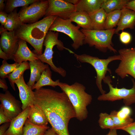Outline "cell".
I'll use <instances>...</instances> for the list:
<instances>
[{
	"label": "cell",
	"instance_id": "obj_38",
	"mask_svg": "<svg viewBox=\"0 0 135 135\" xmlns=\"http://www.w3.org/2000/svg\"><path fill=\"white\" fill-rule=\"evenodd\" d=\"M0 87L2 88L4 91L8 90V86L5 79L0 78Z\"/></svg>",
	"mask_w": 135,
	"mask_h": 135
},
{
	"label": "cell",
	"instance_id": "obj_32",
	"mask_svg": "<svg viewBox=\"0 0 135 135\" xmlns=\"http://www.w3.org/2000/svg\"><path fill=\"white\" fill-rule=\"evenodd\" d=\"M6 61L3 60L2 64L0 67V76L1 78H7L8 75L18 67L20 64L16 62L9 64Z\"/></svg>",
	"mask_w": 135,
	"mask_h": 135
},
{
	"label": "cell",
	"instance_id": "obj_40",
	"mask_svg": "<svg viewBox=\"0 0 135 135\" xmlns=\"http://www.w3.org/2000/svg\"><path fill=\"white\" fill-rule=\"evenodd\" d=\"M0 58H2L3 60L7 61L10 60V58L7 54L3 51L0 48Z\"/></svg>",
	"mask_w": 135,
	"mask_h": 135
},
{
	"label": "cell",
	"instance_id": "obj_10",
	"mask_svg": "<svg viewBox=\"0 0 135 135\" xmlns=\"http://www.w3.org/2000/svg\"><path fill=\"white\" fill-rule=\"evenodd\" d=\"M118 52L120 61L115 73L122 79L129 75L135 79V50L124 48L120 49Z\"/></svg>",
	"mask_w": 135,
	"mask_h": 135
},
{
	"label": "cell",
	"instance_id": "obj_44",
	"mask_svg": "<svg viewBox=\"0 0 135 135\" xmlns=\"http://www.w3.org/2000/svg\"><path fill=\"white\" fill-rule=\"evenodd\" d=\"M65 0L70 3L76 5L78 3L79 0Z\"/></svg>",
	"mask_w": 135,
	"mask_h": 135
},
{
	"label": "cell",
	"instance_id": "obj_9",
	"mask_svg": "<svg viewBox=\"0 0 135 135\" xmlns=\"http://www.w3.org/2000/svg\"><path fill=\"white\" fill-rule=\"evenodd\" d=\"M48 5V0H37L29 6L22 7L18 12L21 21L25 24L38 21L45 16Z\"/></svg>",
	"mask_w": 135,
	"mask_h": 135
},
{
	"label": "cell",
	"instance_id": "obj_43",
	"mask_svg": "<svg viewBox=\"0 0 135 135\" xmlns=\"http://www.w3.org/2000/svg\"><path fill=\"white\" fill-rule=\"evenodd\" d=\"M4 2V0H0V12L4 11L6 5H5Z\"/></svg>",
	"mask_w": 135,
	"mask_h": 135
},
{
	"label": "cell",
	"instance_id": "obj_23",
	"mask_svg": "<svg viewBox=\"0 0 135 135\" xmlns=\"http://www.w3.org/2000/svg\"><path fill=\"white\" fill-rule=\"evenodd\" d=\"M52 72L49 67L42 72L39 80L32 88V90H38L46 86H50L54 88L58 86L60 82L59 80H53L52 78Z\"/></svg>",
	"mask_w": 135,
	"mask_h": 135
},
{
	"label": "cell",
	"instance_id": "obj_27",
	"mask_svg": "<svg viewBox=\"0 0 135 135\" xmlns=\"http://www.w3.org/2000/svg\"><path fill=\"white\" fill-rule=\"evenodd\" d=\"M16 8L8 14L6 22L3 27L6 30L14 31L23 23L20 20L19 14Z\"/></svg>",
	"mask_w": 135,
	"mask_h": 135
},
{
	"label": "cell",
	"instance_id": "obj_15",
	"mask_svg": "<svg viewBox=\"0 0 135 135\" xmlns=\"http://www.w3.org/2000/svg\"><path fill=\"white\" fill-rule=\"evenodd\" d=\"M131 108L128 106H123L118 111L114 110L110 114L112 119L115 128L120 129L133 122L130 116Z\"/></svg>",
	"mask_w": 135,
	"mask_h": 135
},
{
	"label": "cell",
	"instance_id": "obj_13",
	"mask_svg": "<svg viewBox=\"0 0 135 135\" xmlns=\"http://www.w3.org/2000/svg\"><path fill=\"white\" fill-rule=\"evenodd\" d=\"M0 34V48L7 54L10 60H13V56L18 48L19 39L15 36L14 31L5 30Z\"/></svg>",
	"mask_w": 135,
	"mask_h": 135
},
{
	"label": "cell",
	"instance_id": "obj_3",
	"mask_svg": "<svg viewBox=\"0 0 135 135\" xmlns=\"http://www.w3.org/2000/svg\"><path fill=\"white\" fill-rule=\"evenodd\" d=\"M58 86L66 94L72 104L76 118L80 121L86 119L88 114L87 107L91 103L92 98L86 92L85 86L77 82L70 85L60 82Z\"/></svg>",
	"mask_w": 135,
	"mask_h": 135
},
{
	"label": "cell",
	"instance_id": "obj_8",
	"mask_svg": "<svg viewBox=\"0 0 135 135\" xmlns=\"http://www.w3.org/2000/svg\"><path fill=\"white\" fill-rule=\"evenodd\" d=\"M80 28L73 24L70 20L63 19L57 16L49 31L61 32L68 36L73 42L72 46L76 50L84 44L85 36L80 30Z\"/></svg>",
	"mask_w": 135,
	"mask_h": 135
},
{
	"label": "cell",
	"instance_id": "obj_24",
	"mask_svg": "<svg viewBox=\"0 0 135 135\" xmlns=\"http://www.w3.org/2000/svg\"><path fill=\"white\" fill-rule=\"evenodd\" d=\"M107 14L101 8L97 11L90 15L92 30H103Z\"/></svg>",
	"mask_w": 135,
	"mask_h": 135
},
{
	"label": "cell",
	"instance_id": "obj_21",
	"mask_svg": "<svg viewBox=\"0 0 135 135\" xmlns=\"http://www.w3.org/2000/svg\"><path fill=\"white\" fill-rule=\"evenodd\" d=\"M31 107L28 119L31 123L39 126H47L48 122L42 110L36 104Z\"/></svg>",
	"mask_w": 135,
	"mask_h": 135
},
{
	"label": "cell",
	"instance_id": "obj_37",
	"mask_svg": "<svg viewBox=\"0 0 135 135\" xmlns=\"http://www.w3.org/2000/svg\"><path fill=\"white\" fill-rule=\"evenodd\" d=\"M10 122H6L0 126V135H4L9 127Z\"/></svg>",
	"mask_w": 135,
	"mask_h": 135
},
{
	"label": "cell",
	"instance_id": "obj_16",
	"mask_svg": "<svg viewBox=\"0 0 135 135\" xmlns=\"http://www.w3.org/2000/svg\"><path fill=\"white\" fill-rule=\"evenodd\" d=\"M18 44V50L13 57L15 62L21 64L24 62H32L38 59V54L30 50L25 41L19 39Z\"/></svg>",
	"mask_w": 135,
	"mask_h": 135
},
{
	"label": "cell",
	"instance_id": "obj_6",
	"mask_svg": "<svg viewBox=\"0 0 135 135\" xmlns=\"http://www.w3.org/2000/svg\"><path fill=\"white\" fill-rule=\"evenodd\" d=\"M58 32L48 31L44 41L43 45L45 46L44 52L41 55H38V58L43 62L46 63L50 66L53 71L64 77L66 75L65 70L61 67H56L53 62V48L54 46H56L59 50H62L64 49L70 53L74 54V53L64 46L63 43L58 39Z\"/></svg>",
	"mask_w": 135,
	"mask_h": 135
},
{
	"label": "cell",
	"instance_id": "obj_28",
	"mask_svg": "<svg viewBox=\"0 0 135 135\" xmlns=\"http://www.w3.org/2000/svg\"><path fill=\"white\" fill-rule=\"evenodd\" d=\"M28 70H30L29 63L28 61L24 62L13 72L8 75L7 78L11 86L14 90H16L14 85L15 82L22 75L24 74L25 71Z\"/></svg>",
	"mask_w": 135,
	"mask_h": 135
},
{
	"label": "cell",
	"instance_id": "obj_20",
	"mask_svg": "<svg viewBox=\"0 0 135 135\" xmlns=\"http://www.w3.org/2000/svg\"><path fill=\"white\" fill-rule=\"evenodd\" d=\"M104 0H79L76 5V11L84 12L90 16L101 8Z\"/></svg>",
	"mask_w": 135,
	"mask_h": 135
},
{
	"label": "cell",
	"instance_id": "obj_18",
	"mask_svg": "<svg viewBox=\"0 0 135 135\" xmlns=\"http://www.w3.org/2000/svg\"><path fill=\"white\" fill-rule=\"evenodd\" d=\"M121 14L115 34H118L120 30L129 28L134 29L135 27V12L126 6L121 10Z\"/></svg>",
	"mask_w": 135,
	"mask_h": 135
},
{
	"label": "cell",
	"instance_id": "obj_11",
	"mask_svg": "<svg viewBox=\"0 0 135 135\" xmlns=\"http://www.w3.org/2000/svg\"><path fill=\"white\" fill-rule=\"evenodd\" d=\"M0 101L4 114L11 120L23 111L22 102L8 90L0 93Z\"/></svg>",
	"mask_w": 135,
	"mask_h": 135
},
{
	"label": "cell",
	"instance_id": "obj_5",
	"mask_svg": "<svg viewBox=\"0 0 135 135\" xmlns=\"http://www.w3.org/2000/svg\"><path fill=\"white\" fill-rule=\"evenodd\" d=\"M74 56L76 59L82 63H86L91 65L94 68L96 73V84L102 94L106 93V92L102 88V82L106 77L108 72L111 74L110 69L108 68L109 64L116 60H120L119 55L108 57L106 59H102L98 57L92 56L86 54H78L75 53Z\"/></svg>",
	"mask_w": 135,
	"mask_h": 135
},
{
	"label": "cell",
	"instance_id": "obj_2",
	"mask_svg": "<svg viewBox=\"0 0 135 135\" xmlns=\"http://www.w3.org/2000/svg\"><path fill=\"white\" fill-rule=\"evenodd\" d=\"M57 16H49L33 23H23L14 30L15 35L18 39L30 44L34 48V53L41 55L46 36Z\"/></svg>",
	"mask_w": 135,
	"mask_h": 135
},
{
	"label": "cell",
	"instance_id": "obj_33",
	"mask_svg": "<svg viewBox=\"0 0 135 135\" xmlns=\"http://www.w3.org/2000/svg\"><path fill=\"white\" fill-rule=\"evenodd\" d=\"M119 38L120 41L122 43L128 44L131 41L132 37L130 33L122 31L120 34Z\"/></svg>",
	"mask_w": 135,
	"mask_h": 135
},
{
	"label": "cell",
	"instance_id": "obj_36",
	"mask_svg": "<svg viewBox=\"0 0 135 135\" xmlns=\"http://www.w3.org/2000/svg\"><path fill=\"white\" fill-rule=\"evenodd\" d=\"M8 14L4 11L0 12V22L2 26H4L6 23Z\"/></svg>",
	"mask_w": 135,
	"mask_h": 135
},
{
	"label": "cell",
	"instance_id": "obj_25",
	"mask_svg": "<svg viewBox=\"0 0 135 135\" xmlns=\"http://www.w3.org/2000/svg\"><path fill=\"white\" fill-rule=\"evenodd\" d=\"M50 128L47 126H39L26 120L23 129L22 135H43Z\"/></svg>",
	"mask_w": 135,
	"mask_h": 135
},
{
	"label": "cell",
	"instance_id": "obj_30",
	"mask_svg": "<svg viewBox=\"0 0 135 135\" xmlns=\"http://www.w3.org/2000/svg\"><path fill=\"white\" fill-rule=\"evenodd\" d=\"M121 14V10H116L107 14L105 24V29L114 28L117 26Z\"/></svg>",
	"mask_w": 135,
	"mask_h": 135
},
{
	"label": "cell",
	"instance_id": "obj_26",
	"mask_svg": "<svg viewBox=\"0 0 135 135\" xmlns=\"http://www.w3.org/2000/svg\"><path fill=\"white\" fill-rule=\"evenodd\" d=\"M129 0H104L101 5L107 14L116 10H121L125 7Z\"/></svg>",
	"mask_w": 135,
	"mask_h": 135
},
{
	"label": "cell",
	"instance_id": "obj_17",
	"mask_svg": "<svg viewBox=\"0 0 135 135\" xmlns=\"http://www.w3.org/2000/svg\"><path fill=\"white\" fill-rule=\"evenodd\" d=\"M30 108V106L27 108L12 119L9 127L4 135H22L23 127Z\"/></svg>",
	"mask_w": 135,
	"mask_h": 135
},
{
	"label": "cell",
	"instance_id": "obj_19",
	"mask_svg": "<svg viewBox=\"0 0 135 135\" xmlns=\"http://www.w3.org/2000/svg\"><path fill=\"white\" fill-rule=\"evenodd\" d=\"M30 70L29 80L27 84L32 88L35 82L39 80L42 72L49 67V65L45 64L38 59L32 62H29Z\"/></svg>",
	"mask_w": 135,
	"mask_h": 135
},
{
	"label": "cell",
	"instance_id": "obj_1",
	"mask_svg": "<svg viewBox=\"0 0 135 135\" xmlns=\"http://www.w3.org/2000/svg\"><path fill=\"white\" fill-rule=\"evenodd\" d=\"M35 104L43 111L58 135L68 132L70 120L76 118L74 108L64 92L41 88L34 91Z\"/></svg>",
	"mask_w": 135,
	"mask_h": 135
},
{
	"label": "cell",
	"instance_id": "obj_31",
	"mask_svg": "<svg viewBox=\"0 0 135 135\" xmlns=\"http://www.w3.org/2000/svg\"><path fill=\"white\" fill-rule=\"evenodd\" d=\"M98 123L102 129H115L113 120L110 114L101 112L99 115Z\"/></svg>",
	"mask_w": 135,
	"mask_h": 135
},
{
	"label": "cell",
	"instance_id": "obj_7",
	"mask_svg": "<svg viewBox=\"0 0 135 135\" xmlns=\"http://www.w3.org/2000/svg\"><path fill=\"white\" fill-rule=\"evenodd\" d=\"M131 80L133 83V86L131 88H118L113 86L111 84L112 81L110 76H106L103 81L108 85L109 91L108 93L99 96L98 98V100L112 102L122 99L124 103L126 106L135 103V81L133 78L131 79Z\"/></svg>",
	"mask_w": 135,
	"mask_h": 135
},
{
	"label": "cell",
	"instance_id": "obj_39",
	"mask_svg": "<svg viewBox=\"0 0 135 135\" xmlns=\"http://www.w3.org/2000/svg\"><path fill=\"white\" fill-rule=\"evenodd\" d=\"M126 7L135 12V0H130Z\"/></svg>",
	"mask_w": 135,
	"mask_h": 135
},
{
	"label": "cell",
	"instance_id": "obj_22",
	"mask_svg": "<svg viewBox=\"0 0 135 135\" xmlns=\"http://www.w3.org/2000/svg\"><path fill=\"white\" fill-rule=\"evenodd\" d=\"M84 30H92L90 15L86 12L76 11L72 13L69 19Z\"/></svg>",
	"mask_w": 135,
	"mask_h": 135
},
{
	"label": "cell",
	"instance_id": "obj_29",
	"mask_svg": "<svg viewBox=\"0 0 135 135\" xmlns=\"http://www.w3.org/2000/svg\"><path fill=\"white\" fill-rule=\"evenodd\" d=\"M37 0H7L4 11L9 14L17 8L28 6Z\"/></svg>",
	"mask_w": 135,
	"mask_h": 135
},
{
	"label": "cell",
	"instance_id": "obj_45",
	"mask_svg": "<svg viewBox=\"0 0 135 135\" xmlns=\"http://www.w3.org/2000/svg\"><path fill=\"white\" fill-rule=\"evenodd\" d=\"M132 48L133 50H135V47L134 48Z\"/></svg>",
	"mask_w": 135,
	"mask_h": 135
},
{
	"label": "cell",
	"instance_id": "obj_14",
	"mask_svg": "<svg viewBox=\"0 0 135 135\" xmlns=\"http://www.w3.org/2000/svg\"><path fill=\"white\" fill-rule=\"evenodd\" d=\"M19 91V95L23 111L27 108L35 104L34 92L32 88L26 84L24 80V74L15 82Z\"/></svg>",
	"mask_w": 135,
	"mask_h": 135
},
{
	"label": "cell",
	"instance_id": "obj_42",
	"mask_svg": "<svg viewBox=\"0 0 135 135\" xmlns=\"http://www.w3.org/2000/svg\"><path fill=\"white\" fill-rule=\"evenodd\" d=\"M117 130L116 129H110L106 135H118Z\"/></svg>",
	"mask_w": 135,
	"mask_h": 135
},
{
	"label": "cell",
	"instance_id": "obj_12",
	"mask_svg": "<svg viewBox=\"0 0 135 135\" xmlns=\"http://www.w3.org/2000/svg\"><path fill=\"white\" fill-rule=\"evenodd\" d=\"M48 7L45 16L56 15L64 19H69L71 14L76 11L75 5L65 0H48Z\"/></svg>",
	"mask_w": 135,
	"mask_h": 135
},
{
	"label": "cell",
	"instance_id": "obj_34",
	"mask_svg": "<svg viewBox=\"0 0 135 135\" xmlns=\"http://www.w3.org/2000/svg\"><path fill=\"white\" fill-rule=\"evenodd\" d=\"M120 130L126 132L130 135H135V121Z\"/></svg>",
	"mask_w": 135,
	"mask_h": 135
},
{
	"label": "cell",
	"instance_id": "obj_41",
	"mask_svg": "<svg viewBox=\"0 0 135 135\" xmlns=\"http://www.w3.org/2000/svg\"><path fill=\"white\" fill-rule=\"evenodd\" d=\"M43 135H58L52 128L48 129Z\"/></svg>",
	"mask_w": 135,
	"mask_h": 135
},
{
	"label": "cell",
	"instance_id": "obj_35",
	"mask_svg": "<svg viewBox=\"0 0 135 135\" xmlns=\"http://www.w3.org/2000/svg\"><path fill=\"white\" fill-rule=\"evenodd\" d=\"M11 120L4 114L2 106L0 104V124L10 122Z\"/></svg>",
	"mask_w": 135,
	"mask_h": 135
},
{
	"label": "cell",
	"instance_id": "obj_4",
	"mask_svg": "<svg viewBox=\"0 0 135 135\" xmlns=\"http://www.w3.org/2000/svg\"><path fill=\"white\" fill-rule=\"evenodd\" d=\"M115 29L103 30H84L81 31L85 36L84 44H87L90 47L94 46L101 52H105L108 50L114 53L117 52L113 47L112 37Z\"/></svg>",
	"mask_w": 135,
	"mask_h": 135
}]
</instances>
